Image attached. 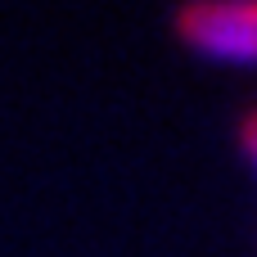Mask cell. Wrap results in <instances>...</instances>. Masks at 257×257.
I'll list each match as a JSON object with an SVG mask.
<instances>
[{
    "instance_id": "cell-1",
    "label": "cell",
    "mask_w": 257,
    "mask_h": 257,
    "mask_svg": "<svg viewBox=\"0 0 257 257\" xmlns=\"http://www.w3.org/2000/svg\"><path fill=\"white\" fill-rule=\"evenodd\" d=\"M167 36L208 68L257 72V0H194L167 14Z\"/></svg>"
},
{
    "instance_id": "cell-2",
    "label": "cell",
    "mask_w": 257,
    "mask_h": 257,
    "mask_svg": "<svg viewBox=\"0 0 257 257\" xmlns=\"http://www.w3.org/2000/svg\"><path fill=\"white\" fill-rule=\"evenodd\" d=\"M235 154L248 163V172L257 176V99L244 104L239 117H235Z\"/></svg>"
}]
</instances>
